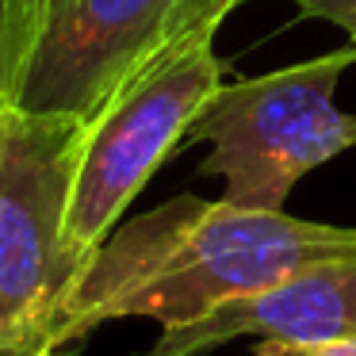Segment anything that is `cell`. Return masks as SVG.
Listing matches in <instances>:
<instances>
[{
    "label": "cell",
    "instance_id": "6da1fadb",
    "mask_svg": "<svg viewBox=\"0 0 356 356\" xmlns=\"http://www.w3.org/2000/svg\"><path fill=\"white\" fill-rule=\"evenodd\" d=\"M337 257H356V226L177 195L104 238L65 295L50 345L54 356H65L115 318L184 325L307 264Z\"/></svg>",
    "mask_w": 356,
    "mask_h": 356
},
{
    "label": "cell",
    "instance_id": "7a4b0ae2",
    "mask_svg": "<svg viewBox=\"0 0 356 356\" xmlns=\"http://www.w3.org/2000/svg\"><path fill=\"white\" fill-rule=\"evenodd\" d=\"M222 73L215 31L203 27L177 35L134 70L92 119H85L65 211V245L81 272L146 180L180 138L192 134V123L222 88Z\"/></svg>",
    "mask_w": 356,
    "mask_h": 356
},
{
    "label": "cell",
    "instance_id": "3957f363",
    "mask_svg": "<svg viewBox=\"0 0 356 356\" xmlns=\"http://www.w3.org/2000/svg\"><path fill=\"white\" fill-rule=\"evenodd\" d=\"M353 65L356 42H348L211 96L192 138L211 142L203 172L222 180V200L284 211L307 172L356 146V111L337 108V81Z\"/></svg>",
    "mask_w": 356,
    "mask_h": 356
},
{
    "label": "cell",
    "instance_id": "277c9868",
    "mask_svg": "<svg viewBox=\"0 0 356 356\" xmlns=\"http://www.w3.org/2000/svg\"><path fill=\"white\" fill-rule=\"evenodd\" d=\"M180 0H0L8 35L4 108L92 119L169 42Z\"/></svg>",
    "mask_w": 356,
    "mask_h": 356
},
{
    "label": "cell",
    "instance_id": "5b68a950",
    "mask_svg": "<svg viewBox=\"0 0 356 356\" xmlns=\"http://www.w3.org/2000/svg\"><path fill=\"white\" fill-rule=\"evenodd\" d=\"M81 127L73 115L0 108V341L50 345L81 276L65 245Z\"/></svg>",
    "mask_w": 356,
    "mask_h": 356
},
{
    "label": "cell",
    "instance_id": "8992f818",
    "mask_svg": "<svg viewBox=\"0 0 356 356\" xmlns=\"http://www.w3.org/2000/svg\"><path fill=\"white\" fill-rule=\"evenodd\" d=\"M238 337H356V257L318 261L264 291L241 295L184 325H161L146 356H200Z\"/></svg>",
    "mask_w": 356,
    "mask_h": 356
},
{
    "label": "cell",
    "instance_id": "52a82bcc",
    "mask_svg": "<svg viewBox=\"0 0 356 356\" xmlns=\"http://www.w3.org/2000/svg\"><path fill=\"white\" fill-rule=\"evenodd\" d=\"M245 0H180L177 12H172V27H169V39L177 35H188V31H218L226 16L234 8H241Z\"/></svg>",
    "mask_w": 356,
    "mask_h": 356
},
{
    "label": "cell",
    "instance_id": "ba28073f",
    "mask_svg": "<svg viewBox=\"0 0 356 356\" xmlns=\"http://www.w3.org/2000/svg\"><path fill=\"white\" fill-rule=\"evenodd\" d=\"M249 356H356V337H333V341H276V337H261Z\"/></svg>",
    "mask_w": 356,
    "mask_h": 356
},
{
    "label": "cell",
    "instance_id": "9c48e42d",
    "mask_svg": "<svg viewBox=\"0 0 356 356\" xmlns=\"http://www.w3.org/2000/svg\"><path fill=\"white\" fill-rule=\"evenodd\" d=\"M307 16L325 19V24L341 27L348 42H356V0H295Z\"/></svg>",
    "mask_w": 356,
    "mask_h": 356
},
{
    "label": "cell",
    "instance_id": "30bf717a",
    "mask_svg": "<svg viewBox=\"0 0 356 356\" xmlns=\"http://www.w3.org/2000/svg\"><path fill=\"white\" fill-rule=\"evenodd\" d=\"M0 356H54V348L47 341H0Z\"/></svg>",
    "mask_w": 356,
    "mask_h": 356
},
{
    "label": "cell",
    "instance_id": "8fae6325",
    "mask_svg": "<svg viewBox=\"0 0 356 356\" xmlns=\"http://www.w3.org/2000/svg\"><path fill=\"white\" fill-rule=\"evenodd\" d=\"M8 92V35H4V12H0V104Z\"/></svg>",
    "mask_w": 356,
    "mask_h": 356
},
{
    "label": "cell",
    "instance_id": "7c38bea8",
    "mask_svg": "<svg viewBox=\"0 0 356 356\" xmlns=\"http://www.w3.org/2000/svg\"><path fill=\"white\" fill-rule=\"evenodd\" d=\"M0 108H4V104H0Z\"/></svg>",
    "mask_w": 356,
    "mask_h": 356
}]
</instances>
